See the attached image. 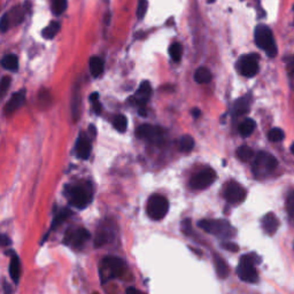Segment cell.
Listing matches in <instances>:
<instances>
[{"label": "cell", "instance_id": "obj_26", "mask_svg": "<svg viewBox=\"0 0 294 294\" xmlns=\"http://www.w3.org/2000/svg\"><path fill=\"white\" fill-rule=\"evenodd\" d=\"M234 113L237 115H243L246 114L247 112L249 111V99L244 97V98H240L234 102Z\"/></svg>", "mask_w": 294, "mask_h": 294}, {"label": "cell", "instance_id": "obj_14", "mask_svg": "<svg viewBox=\"0 0 294 294\" xmlns=\"http://www.w3.org/2000/svg\"><path fill=\"white\" fill-rule=\"evenodd\" d=\"M75 151H76L78 158L82 159V160H87L90 158V154H91V143H90V139L87 138L85 134L82 133L80 136V138L77 139Z\"/></svg>", "mask_w": 294, "mask_h": 294}, {"label": "cell", "instance_id": "obj_16", "mask_svg": "<svg viewBox=\"0 0 294 294\" xmlns=\"http://www.w3.org/2000/svg\"><path fill=\"white\" fill-rule=\"evenodd\" d=\"M262 225L263 229L269 236H273L277 232L278 228H279V221L274 212H268L265 214L263 218H262Z\"/></svg>", "mask_w": 294, "mask_h": 294}, {"label": "cell", "instance_id": "obj_28", "mask_svg": "<svg viewBox=\"0 0 294 294\" xmlns=\"http://www.w3.org/2000/svg\"><path fill=\"white\" fill-rule=\"evenodd\" d=\"M237 155H238V158L240 160L244 162H248L254 159V152H253V149L251 147L248 146H242L239 147L238 151H237Z\"/></svg>", "mask_w": 294, "mask_h": 294}, {"label": "cell", "instance_id": "obj_38", "mask_svg": "<svg viewBox=\"0 0 294 294\" xmlns=\"http://www.w3.org/2000/svg\"><path fill=\"white\" fill-rule=\"evenodd\" d=\"M147 7H148V2H147V0H139L138 8H137V16L139 18H143L145 16Z\"/></svg>", "mask_w": 294, "mask_h": 294}, {"label": "cell", "instance_id": "obj_13", "mask_svg": "<svg viewBox=\"0 0 294 294\" xmlns=\"http://www.w3.org/2000/svg\"><path fill=\"white\" fill-rule=\"evenodd\" d=\"M152 96V87L149 82H143L140 84L138 91L136 92V96H134V101H136V104L139 106L140 108L145 107V105L148 102L149 98H151Z\"/></svg>", "mask_w": 294, "mask_h": 294}, {"label": "cell", "instance_id": "obj_37", "mask_svg": "<svg viewBox=\"0 0 294 294\" xmlns=\"http://www.w3.org/2000/svg\"><path fill=\"white\" fill-rule=\"evenodd\" d=\"M11 82H12L11 78L8 76H5L1 81H0V98L4 97L6 95V92L8 91V87L11 85Z\"/></svg>", "mask_w": 294, "mask_h": 294}, {"label": "cell", "instance_id": "obj_34", "mask_svg": "<svg viewBox=\"0 0 294 294\" xmlns=\"http://www.w3.org/2000/svg\"><path fill=\"white\" fill-rule=\"evenodd\" d=\"M284 137H285L284 131L279 129V128H274V129H271L268 133V138L274 143L280 142V140L284 139Z\"/></svg>", "mask_w": 294, "mask_h": 294}, {"label": "cell", "instance_id": "obj_42", "mask_svg": "<svg viewBox=\"0 0 294 294\" xmlns=\"http://www.w3.org/2000/svg\"><path fill=\"white\" fill-rule=\"evenodd\" d=\"M92 104H93V111L96 112V114H100V113H101V105H100L99 100L98 99L93 100Z\"/></svg>", "mask_w": 294, "mask_h": 294}, {"label": "cell", "instance_id": "obj_24", "mask_svg": "<svg viewBox=\"0 0 294 294\" xmlns=\"http://www.w3.org/2000/svg\"><path fill=\"white\" fill-rule=\"evenodd\" d=\"M1 65L5 68V69L11 70V71H15L18 67V60L17 56L15 54H7L2 58L1 60Z\"/></svg>", "mask_w": 294, "mask_h": 294}, {"label": "cell", "instance_id": "obj_21", "mask_svg": "<svg viewBox=\"0 0 294 294\" xmlns=\"http://www.w3.org/2000/svg\"><path fill=\"white\" fill-rule=\"evenodd\" d=\"M214 262L218 276L221 278H227L229 276V267H228L227 262H225L220 255H214Z\"/></svg>", "mask_w": 294, "mask_h": 294}, {"label": "cell", "instance_id": "obj_19", "mask_svg": "<svg viewBox=\"0 0 294 294\" xmlns=\"http://www.w3.org/2000/svg\"><path fill=\"white\" fill-rule=\"evenodd\" d=\"M6 14H7V16H8L11 27L12 26H17V24H20L24 18V11H23V8L21 7V6H16V7L12 8L11 11H9L8 13H6Z\"/></svg>", "mask_w": 294, "mask_h": 294}, {"label": "cell", "instance_id": "obj_31", "mask_svg": "<svg viewBox=\"0 0 294 294\" xmlns=\"http://www.w3.org/2000/svg\"><path fill=\"white\" fill-rule=\"evenodd\" d=\"M169 54H170L171 59L175 62H178L182 59V54H183V48L180 43H174L173 45L170 46L169 49Z\"/></svg>", "mask_w": 294, "mask_h": 294}, {"label": "cell", "instance_id": "obj_2", "mask_svg": "<svg viewBox=\"0 0 294 294\" xmlns=\"http://www.w3.org/2000/svg\"><path fill=\"white\" fill-rule=\"evenodd\" d=\"M198 227L221 239H231L236 234V229L225 220H201Z\"/></svg>", "mask_w": 294, "mask_h": 294}, {"label": "cell", "instance_id": "obj_44", "mask_svg": "<svg viewBox=\"0 0 294 294\" xmlns=\"http://www.w3.org/2000/svg\"><path fill=\"white\" fill-rule=\"evenodd\" d=\"M127 294H145V293L137 289H133V287H129V289L127 290Z\"/></svg>", "mask_w": 294, "mask_h": 294}, {"label": "cell", "instance_id": "obj_32", "mask_svg": "<svg viewBox=\"0 0 294 294\" xmlns=\"http://www.w3.org/2000/svg\"><path fill=\"white\" fill-rule=\"evenodd\" d=\"M51 8L55 15L62 14L67 8V0H51Z\"/></svg>", "mask_w": 294, "mask_h": 294}, {"label": "cell", "instance_id": "obj_45", "mask_svg": "<svg viewBox=\"0 0 294 294\" xmlns=\"http://www.w3.org/2000/svg\"><path fill=\"white\" fill-rule=\"evenodd\" d=\"M192 114H193V117H196H196H199V116H200V111H199V109L195 108V109H193V111H192Z\"/></svg>", "mask_w": 294, "mask_h": 294}, {"label": "cell", "instance_id": "obj_12", "mask_svg": "<svg viewBox=\"0 0 294 294\" xmlns=\"http://www.w3.org/2000/svg\"><path fill=\"white\" fill-rule=\"evenodd\" d=\"M137 137L140 139H147L151 142H156L160 140L162 134H163V130L159 127H153L149 124H143L140 126L136 131Z\"/></svg>", "mask_w": 294, "mask_h": 294}, {"label": "cell", "instance_id": "obj_47", "mask_svg": "<svg viewBox=\"0 0 294 294\" xmlns=\"http://www.w3.org/2000/svg\"><path fill=\"white\" fill-rule=\"evenodd\" d=\"M291 152H292L294 154V143L292 144V145H291Z\"/></svg>", "mask_w": 294, "mask_h": 294}, {"label": "cell", "instance_id": "obj_41", "mask_svg": "<svg viewBox=\"0 0 294 294\" xmlns=\"http://www.w3.org/2000/svg\"><path fill=\"white\" fill-rule=\"evenodd\" d=\"M11 244V239L6 234H0V246L1 247H7Z\"/></svg>", "mask_w": 294, "mask_h": 294}, {"label": "cell", "instance_id": "obj_17", "mask_svg": "<svg viewBox=\"0 0 294 294\" xmlns=\"http://www.w3.org/2000/svg\"><path fill=\"white\" fill-rule=\"evenodd\" d=\"M113 237V231L108 225H102L101 228H99L97 231L96 238H95V246L96 247H101L108 244L112 240Z\"/></svg>", "mask_w": 294, "mask_h": 294}, {"label": "cell", "instance_id": "obj_7", "mask_svg": "<svg viewBox=\"0 0 294 294\" xmlns=\"http://www.w3.org/2000/svg\"><path fill=\"white\" fill-rule=\"evenodd\" d=\"M277 165L278 162L274 155L261 152L255 156L254 163H253V171L256 176H260V175H265L274 171L277 168Z\"/></svg>", "mask_w": 294, "mask_h": 294}, {"label": "cell", "instance_id": "obj_10", "mask_svg": "<svg viewBox=\"0 0 294 294\" xmlns=\"http://www.w3.org/2000/svg\"><path fill=\"white\" fill-rule=\"evenodd\" d=\"M239 70L244 76L253 77L259 71V56L256 54H247L240 58Z\"/></svg>", "mask_w": 294, "mask_h": 294}, {"label": "cell", "instance_id": "obj_9", "mask_svg": "<svg viewBox=\"0 0 294 294\" xmlns=\"http://www.w3.org/2000/svg\"><path fill=\"white\" fill-rule=\"evenodd\" d=\"M215 180H216V173L212 169H205L192 177L190 185L195 190H203L211 186Z\"/></svg>", "mask_w": 294, "mask_h": 294}, {"label": "cell", "instance_id": "obj_11", "mask_svg": "<svg viewBox=\"0 0 294 294\" xmlns=\"http://www.w3.org/2000/svg\"><path fill=\"white\" fill-rule=\"evenodd\" d=\"M225 199L228 200V202L233 203V205H237V203L243 202L246 198V190L240 185L238 183L231 182L229 185L227 186L225 189Z\"/></svg>", "mask_w": 294, "mask_h": 294}, {"label": "cell", "instance_id": "obj_18", "mask_svg": "<svg viewBox=\"0 0 294 294\" xmlns=\"http://www.w3.org/2000/svg\"><path fill=\"white\" fill-rule=\"evenodd\" d=\"M9 275H11V278L13 279L15 284H17L20 281V277H21V262L20 259L16 254L12 255L11 262H9Z\"/></svg>", "mask_w": 294, "mask_h": 294}, {"label": "cell", "instance_id": "obj_48", "mask_svg": "<svg viewBox=\"0 0 294 294\" xmlns=\"http://www.w3.org/2000/svg\"><path fill=\"white\" fill-rule=\"evenodd\" d=\"M207 1L209 2V4H212V2H214V1H215V0H207Z\"/></svg>", "mask_w": 294, "mask_h": 294}, {"label": "cell", "instance_id": "obj_40", "mask_svg": "<svg viewBox=\"0 0 294 294\" xmlns=\"http://www.w3.org/2000/svg\"><path fill=\"white\" fill-rule=\"evenodd\" d=\"M221 246L223 247V248L228 249V251H230V252H238V251H239V246L237 245V244L231 243V242L222 243V244H221Z\"/></svg>", "mask_w": 294, "mask_h": 294}, {"label": "cell", "instance_id": "obj_15", "mask_svg": "<svg viewBox=\"0 0 294 294\" xmlns=\"http://www.w3.org/2000/svg\"><path fill=\"white\" fill-rule=\"evenodd\" d=\"M24 100H26V90H21V91L14 93L11 100H9L5 106V111H4L5 114L6 115L13 114L15 111H17V109L23 105Z\"/></svg>", "mask_w": 294, "mask_h": 294}, {"label": "cell", "instance_id": "obj_43", "mask_svg": "<svg viewBox=\"0 0 294 294\" xmlns=\"http://www.w3.org/2000/svg\"><path fill=\"white\" fill-rule=\"evenodd\" d=\"M287 69H289V73L291 75H294V56L290 58L289 65H287Z\"/></svg>", "mask_w": 294, "mask_h": 294}, {"label": "cell", "instance_id": "obj_30", "mask_svg": "<svg viewBox=\"0 0 294 294\" xmlns=\"http://www.w3.org/2000/svg\"><path fill=\"white\" fill-rule=\"evenodd\" d=\"M180 151L191 152L193 149V147H195V139L189 136V134H185V136H183L182 138H180Z\"/></svg>", "mask_w": 294, "mask_h": 294}, {"label": "cell", "instance_id": "obj_23", "mask_svg": "<svg viewBox=\"0 0 294 294\" xmlns=\"http://www.w3.org/2000/svg\"><path fill=\"white\" fill-rule=\"evenodd\" d=\"M212 73L211 70L207 69V68L201 67L199 68L198 70L196 71L195 74V80L196 83L199 84H207L212 81Z\"/></svg>", "mask_w": 294, "mask_h": 294}, {"label": "cell", "instance_id": "obj_36", "mask_svg": "<svg viewBox=\"0 0 294 294\" xmlns=\"http://www.w3.org/2000/svg\"><path fill=\"white\" fill-rule=\"evenodd\" d=\"M38 101L39 105L43 106V107H48V106L51 105L52 102V96L49 95V92L48 90H42L38 96Z\"/></svg>", "mask_w": 294, "mask_h": 294}, {"label": "cell", "instance_id": "obj_33", "mask_svg": "<svg viewBox=\"0 0 294 294\" xmlns=\"http://www.w3.org/2000/svg\"><path fill=\"white\" fill-rule=\"evenodd\" d=\"M113 124H114L115 129H116L117 131H120V132H124V131L127 130V127H128V120L124 115H117V116L114 118Z\"/></svg>", "mask_w": 294, "mask_h": 294}, {"label": "cell", "instance_id": "obj_46", "mask_svg": "<svg viewBox=\"0 0 294 294\" xmlns=\"http://www.w3.org/2000/svg\"><path fill=\"white\" fill-rule=\"evenodd\" d=\"M146 114H147V112L145 111V109H144V107L139 109V115H140V116H146Z\"/></svg>", "mask_w": 294, "mask_h": 294}, {"label": "cell", "instance_id": "obj_1", "mask_svg": "<svg viewBox=\"0 0 294 294\" xmlns=\"http://www.w3.org/2000/svg\"><path fill=\"white\" fill-rule=\"evenodd\" d=\"M67 196L71 206L77 209H85L93 198L92 187L89 183H81L67 189Z\"/></svg>", "mask_w": 294, "mask_h": 294}, {"label": "cell", "instance_id": "obj_27", "mask_svg": "<svg viewBox=\"0 0 294 294\" xmlns=\"http://www.w3.org/2000/svg\"><path fill=\"white\" fill-rule=\"evenodd\" d=\"M80 90H78V85H76L74 90L73 102H71V113H73V117L75 121L78 120V115H80Z\"/></svg>", "mask_w": 294, "mask_h": 294}, {"label": "cell", "instance_id": "obj_3", "mask_svg": "<svg viewBox=\"0 0 294 294\" xmlns=\"http://www.w3.org/2000/svg\"><path fill=\"white\" fill-rule=\"evenodd\" d=\"M260 262H261V259L255 254H247L242 256L238 268H237V274H238L240 279L251 284L258 283L259 274L255 265L260 263Z\"/></svg>", "mask_w": 294, "mask_h": 294}, {"label": "cell", "instance_id": "obj_22", "mask_svg": "<svg viewBox=\"0 0 294 294\" xmlns=\"http://www.w3.org/2000/svg\"><path fill=\"white\" fill-rule=\"evenodd\" d=\"M70 216H71V212L69 211V209H61L60 212H58V214H56L55 217L53 218V222L51 225V231L55 230L56 228L60 227V225Z\"/></svg>", "mask_w": 294, "mask_h": 294}, {"label": "cell", "instance_id": "obj_35", "mask_svg": "<svg viewBox=\"0 0 294 294\" xmlns=\"http://www.w3.org/2000/svg\"><path fill=\"white\" fill-rule=\"evenodd\" d=\"M286 208H287V214H289L290 221L292 222V224L294 225V191L293 192H291L289 196H287Z\"/></svg>", "mask_w": 294, "mask_h": 294}, {"label": "cell", "instance_id": "obj_29", "mask_svg": "<svg viewBox=\"0 0 294 294\" xmlns=\"http://www.w3.org/2000/svg\"><path fill=\"white\" fill-rule=\"evenodd\" d=\"M60 31V23L59 22H52L48 28H45L43 31L44 38L46 39H52L58 35V33Z\"/></svg>", "mask_w": 294, "mask_h": 294}, {"label": "cell", "instance_id": "obj_39", "mask_svg": "<svg viewBox=\"0 0 294 294\" xmlns=\"http://www.w3.org/2000/svg\"><path fill=\"white\" fill-rule=\"evenodd\" d=\"M9 28H11V23H9L8 16L7 14H4L1 18H0V31H1V33H6Z\"/></svg>", "mask_w": 294, "mask_h": 294}, {"label": "cell", "instance_id": "obj_25", "mask_svg": "<svg viewBox=\"0 0 294 294\" xmlns=\"http://www.w3.org/2000/svg\"><path fill=\"white\" fill-rule=\"evenodd\" d=\"M255 129V122L252 118H246L239 126V132L243 137H249Z\"/></svg>", "mask_w": 294, "mask_h": 294}, {"label": "cell", "instance_id": "obj_5", "mask_svg": "<svg viewBox=\"0 0 294 294\" xmlns=\"http://www.w3.org/2000/svg\"><path fill=\"white\" fill-rule=\"evenodd\" d=\"M255 42L260 49L267 53L268 56L275 58L277 55V46L271 30L267 26H259L255 29Z\"/></svg>", "mask_w": 294, "mask_h": 294}, {"label": "cell", "instance_id": "obj_6", "mask_svg": "<svg viewBox=\"0 0 294 294\" xmlns=\"http://www.w3.org/2000/svg\"><path fill=\"white\" fill-rule=\"evenodd\" d=\"M169 202L164 196L154 195L152 196L147 203V212L148 216L154 221H160L168 214Z\"/></svg>", "mask_w": 294, "mask_h": 294}, {"label": "cell", "instance_id": "obj_4", "mask_svg": "<svg viewBox=\"0 0 294 294\" xmlns=\"http://www.w3.org/2000/svg\"><path fill=\"white\" fill-rule=\"evenodd\" d=\"M126 264L124 261L116 256H107L100 263V275H101V280L107 281L113 278L121 277L124 273Z\"/></svg>", "mask_w": 294, "mask_h": 294}, {"label": "cell", "instance_id": "obj_20", "mask_svg": "<svg viewBox=\"0 0 294 294\" xmlns=\"http://www.w3.org/2000/svg\"><path fill=\"white\" fill-rule=\"evenodd\" d=\"M90 71L93 77H98L104 73V61L99 56H92L90 59Z\"/></svg>", "mask_w": 294, "mask_h": 294}, {"label": "cell", "instance_id": "obj_8", "mask_svg": "<svg viewBox=\"0 0 294 294\" xmlns=\"http://www.w3.org/2000/svg\"><path fill=\"white\" fill-rule=\"evenodd\" d=\"M91 238V233L85 228H74L67 231L65 236V245L73 247V248H82Z\"/></svg>", "mask_w": 294, "mask_h": 294}]
</instances>
